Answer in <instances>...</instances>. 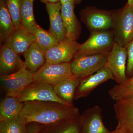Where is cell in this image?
<instances>
[{"label":"cell","instance_id":"1","mask_svg":"<svg viewBox=\"0 0 133 133\" xmlns=\"http://www.w3.org/2000/svg\"><path fill=\"white\" fill-rule=\"evenodd\" d=\"M23 103L24 106L19 116L23 118L27 124L36 122L49 125L79 114V109L73 105L54 101H29Z\"/></svg>","mask_w":133,"mask_h":133},{"label":"cell","instance_id":"2","mask_svg":"<svg viewBox=\"0 0 133 133\" xmlns=\"http://www.w3.org/2000/svg\"><path fill=\"white\" fill-rule=\"evenodd\" d=\"M111 30L115 42L123 47L133 39V8L127 3L119 12L115 13Z\"/></svg>","mask_w":133,"mask_h":133},{"label":"cell","instance_id":"3","mask_svg":"<svg viewBox=\"0 0 133 133\" xmlns=\"http://www.w3.org/2000/svg\"><path fill=\"white\" fill-rule=\"evenodd\" d=\"M115 42L111 30L91 32L88 39L80 44L75 57L108 53Z\"/></svg>","mask_w":133,"mask_h":133},{"label":"cell","instance_id":"4","mask_svg":"<svg viewBox=\"0 0 133 133\" xmlns=\"http://www.w3.org/2000/svg\"><path fill=\"white\" fill-rule=\"evenodd\" d=\"M108 53L75 57L70 63L74 76L83 78L94 74L105 66Z\"/></svg>","mask_w":133,"mask_h":133},{"label":"cell","instance_id":"5","mask_svg":"<svg viewBox=\"0 0 133 133\" xmlns=\"http://www.w3.org/2000/svg\"><path fill=\"white\" fill-rule=\"evenodd\" d=\"M114 17V12L95 8H86L80 13L81 21L91 32L112 29Z\"/></svg>","mask_w":133,"mask_h":133},{"label":"cell","instance_id":"6","mask_svg":"<svg viewBox=\"0 0 133 133\" xmlns=\"http://www.w3.org/2000/svg\"><path fill=\"white\" fill-rule=\"evenodd\" d=\"M17 98L22 102L29 101H54L64 104L70 105L58 97L54 91L53 86L41 81H33L26 87Z\"/></svg>","mask_w":133,"mask_h":133},{"label":"cell","instance_id":"7","mask_svg":"<svg viewBox=\"0 0 133 133\" xmlns=\"http://www.w3.org/2000/svg\"><path fill=\"white\" fill-rule=\"evenodd\" d=\"M0 78L6 96L17 97L24 88L33 82L34 74L25 65L14 73L1 76Z\"/></svg>","mask_w":133,"mask_h":133},{"label":"cell","instance_id":"8","mask_svg":"<svg viewBox=\"0 0 133 133\" xmlns=\"http://www.w3.org/2000/svg\"><path fill=\"white\" fill-rule=\"evenodd\" d=\"M73 75L70 63H45L34 74L33 81H41L54 86Z\"/></svg>","mask_w":133,"mask_h":133},{"label":"cell","instance_id":"9","mask_svg":"<svg viewBox=\"0 0 133 133\" xmlns=\"http://www.w3.org/2000/svg\"><path fill=\"white\" fill-rule=\"evenodd\" d=\"M128 53L126 47L115 42L111 50L108 53L107 66L111 72L114 80L118 84L127 79L126 75Z\"/></svg>","mask_w":133,"mask_h":133},{"label":"cell","instance_id":"10","mask_svg":"<svg viewBox=\"0 0 133 133\" xmlns=\"http://www.w3.org/2000/svg\"><path fill=\"white\" fill-rule=\"evenodd\" d=\"M80 44L66 38L45 52V63L50 64L70 63L74 58Z\"/></svg>","mask_w":133,"mask_h":133},{"label":"cell","instance_id":"11","mask_svg":"<svg viewBox=\"0 0 133 133\" xmlns=\"http://www.w3.org/2000/svg\"><path fill=\"white\" fill-rule=\"evenodd\" d=\"M110 79L114 80L113 76L106 65L95 74L82 78L76 88L74 100L87 97L98 86Z\"/></svg>","mask_w":133,"mask_h":133},{"label":"cell","instance_id":"12","mask_svg":"<svg viewBox=\"0 0 133 133\" xmlns=\"http://www.w3.org/2000/svg\"><path fill=\"white\" fill-rule=\"evenodd\" d=\"M102 109L95 105L86 109L81 115V133H111L104 125Z\"/></svg>","mask_w":133,"mask_h":133},{"label":"cell","instance_id":"13","mask_svg":"<svg viewBox=\"0 0 133 133\" xmlns=\"http://www.w3.org/2000/svg\"><path fill=\"white\" fill-rule=\"evenodd\" d=\"M118 125L127 133H133V95L117 101L114 106Z\"/></svg>","mask_w":133,"mask_h":133},{"label":"cell","instance_id":"14","mask_svg":"<svg viewBox=\"0 0 133 133\" xmlns=\"http://www.w3.org/2000/svg\"><path fill=\"white\" fill-rule=\"evenodd\" d=\"M75 4L71 1L62 5L61 13L62 19L66 30V38L77 41L81 31V23L74 12Z\"/></svg>","mask_w":133,"mask_h":133},{"label":"cell","instance_id":"15","mask_svg":"<svg viewBox=\"0 0 133 133\" xmlns=\"http://www.w3.org/2000/svg\"><path fill=\"white\" fill-rule=\"evenodd\" d=\"M35 42L36 39L34 35L29 33L21 26L15 29L3 45L19 55L23 54Z\"/></svg>","mask_w":133,"mask_h":133},{"label":"cell","instance_id":"16","mask_svg":"<svg viewBox=\"0 0 133 133\" xmlns=\"http://www.w3.org/2000/svg\"><path fill=\"white\" fill-rule=\"evenodd\" d=\"M19 55L4 45L0 51V75H9L18 71L25 66Z\"/></svg>","mask_w":133,"mask_h":133},{"label":"cell","instance_id":"17","mask_svg":"<svg viewBox=\"0 0 133 133\" xmlns=\"http://www.w3.org/2000/svg\"><path fill=\"white\" fill-rule=\"evenodd\" d=\"M46 10L50 20V30L59 38L63 41L66 38V30L62 19V4L61 2L45 4Z\"/></svg>","mask_w":133,"mask_h":133},{"label":"cell","instance_id":"18","mask_svg":"<svg viewBox=\"0 0 133 133\" xmlns=\"http://www.w3.org/2000/svg\"><path fill=\"white\" fill-rule=\"evenodd\" d=\"M81 115L54 124L42 125L37 133H81Z\"/></svg>","mask_w":133,"mask_h":133},{"label":"cell","instance_id":"19","mask_svg":"<svg viewBox=\"0 0 133 133\" xmlns=\"http://www.w3.org/2000/svg\"><path fill=\"white\" fill-rule=\"evenodd\" d=\"M82 78L73 75L53 86L54 91L60 98L69 104L73 105L76 89Z\"/></svg>","mask_w":133,"mask_h":133},{"label":"cell","instance_id":"20","mask_svg":"<svg viewBox=\"0 0 133 133\" xmlns=\"http://www.w3.org/2000/svg\"><path fill=\"white\" fill-rule=\"evenodd\" d=\"M23 55L26 68L33 74L41 69L46 62L45 51L36 42L30 45Z\"/></svg>","mask_w":133,"mask_h":133},{"label":"cell","instance_id":"21","mask_svg":"<svg viewBox=\"0 0 133 133\" xmlns=\"http://www.w3.org/2000/svg\"><path fill=\"white\" fill-rule=\"evenodd\" d=\"M23 106L17 98L6 96L0 104V122L19 117Z\"/></svg>","mask_w":133,"mask_h":133},{"label":"cell","instance_id":"22","mask_svg":"<svg viewBox=\"0 0 133 133\" xmlns=\"http://www.w3.org/2000/svg\"><path fill=\"white\" fill-rule=\"evenodd\" d=\"M33 3L29 0H22L21 22V26L29 33L34 35L38 25L34 16Z\"/></svg>","mask_w":133,"mask_h":133},{"label":"cell","instance_id":"23","mask_svg":"<svg viewBox=\"0 0 133 133\" xmlns=\"http://www.w3.org/2000/svg\"><path fill=\"white\" fill-rule=\"evenodd\" d=\"M14 24L5 0H0V42L3 45L13 31Z\"/></svg>","mask_w":133,"mask_h":133},{"label":"cell","instance_id":"24","mask_svg":"<svg viewBox=\"0 0 133 133\" xmlns=\"http://www.w3.org/2000/svg\"><path fill=\"white\" fill-rule=\"evenodd\" d=\"M34 35L36 42L45 52L56 45L60 41L59 38L50 30H45L39 25Z\"/></svg>","mask_w":133,"mask_h":133},{"label":"cell","instance_id":"25","mask_svg":"<svg viewBox=\"0 0 133 133\" xmlns=\"http://www.w3.org/2000/svg\"><path fill=\"white\" fill-rule=\"evenodd\" d=\"M108 93L115 101L133 95V75L124 83L114 85L109 90Z\"/></svg>","mask_w":133,"mask_h":133},{"label":"cell","instance_id":"26","mask_svg":"<svg viewBox=\"0 0 133 133\" xmlns=\"http://www.w3.org/2000/svg\"><path fill=\"white\" fill-rule=\"evenodd\" d=\"M27 123L21 116L0 122V133H28Z\"/></svg>","mask_w":133,"mask_h":133},{"label":"cell","instance_id":"27","mask_svg":"<svg viewBox=\"0 0 133 133\" xmlns=\"http://www.w3.org/2000/svg\"><path fill=\"white\" fill-rule=\"evenodd\" d=\"M15 29L21 26V11L22 0H5Z\"/></svg>","mask_w":133,"mask_h":133},{"label":"cell","instance_id":"28","mask_svg":"<svg viewBox=\"0 0 133 133\" xmlns=\"http://www.w3.org/2000/svg\"><path fill=\"white\" fill-rule=\"evenodd\" d=\"M128 53L126 75L128 78L133 75V39L126 46Z\"/></svg>","mask_w":133,"mask_h":133},{"label":"cell","instance_id":"29","mask_svg":"<svg viewBox=\"0 0 133 133\" xmlns=\"http://www.w3.org/2000/svg\"><path fill=\"white\" fill-rule=\"evenodd\" d=\"M42 125L36 123L30 122L27 124L28 133H37Z\"/></svg>","mask_w":133,"mask_h":133},{"label":"cell","instance_id":"30","mask_svg":"<svg viewBox=\"0 0 133 133\" xmlns=\"http://www.w3.org/2000/svg\"><path fill=\"white\" fill-rule=\"evenodd\" d=\"M83 0H60V2L62 3V5L65 3L71 1L74 3L75 5L79 4L82 2Z\"/></svg>","mask_w":133,"mask_h":133},{"label":"cell","instance_id":"31","mask_svg":"<svg viewBox=\"0 0 133 133\" xmlns=\"http://www.w3.org/2000/svg\"><path fill=\"white\" fill-rule=\"evenodd\" d=\"M111 133H127L119 125H117L116 129L112 132Z\"/></svg>","mask_w":133,"mask_h":133},{"label":"cell","instance_id":"32","mask_svg":"<svg viewBox=\"0 0 133 133\" xmlns=\"http://www.w3.org/2000/svg\"><path fill=\"white\" fill-rule=\"evenodd\" d=\"M41 2L45 4L47 3H54L59 2L60 0H40Z\"/></svg>","mask_w":133,"mask_h":133},{"label":"cell","instance_id":"33","mask_svg":"<svg viewBox=\"0 0 133 133\" xmlns=\"http://www.w3.org/2000/svg\"><path fill=\"white\" fill-rule=\"evenodd\" d=\"M127 3L133 8V0H128Z\"/></svg>","mask_w":133,"mask_h":133},{"label":"cell","instance_id":"34","mask_svg":"<svg viewBox=\"0 0 133 133\" xmlns=\"http://www.w3.org/2000/svg\"><path fill=\"white\" fill-rule=\"evenodd\" d=\"M29 1H31L32 2H33L34 0H29Z\"/></svg>","mask_w":133,"mask_h":133}]
</instances>
